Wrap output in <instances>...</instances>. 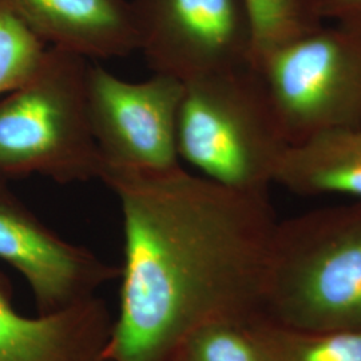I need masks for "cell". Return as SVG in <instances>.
Listing matches in <instances>:
<instances>
[{
    "label": "cell",
    "instance_id": "1",
    "mask_svg": "<svg viewBox=\"0 0 361 361\" xmlns=\"http://www.w3.org/2000/svg\"><path fill=\"white\" fill-rule=\"evenodd\" d=\"M121 205L125 259L104 361H174L212 324L262 317L269 194L235 192L182 168L104 173Z\"/></svg>",
    "mask_w": 361,
    "mask_h": 361
},
{
    "label": "cell",
    "instance_id": "2",
    "mask_svg": "<svg viewBox=\"0 0 361 361\" xmlns=\"http://www.w3.org/2000/svg\"><path fill=\"white\" fill-rule=\"evenodd\" d=\"M262 317L310 331L361 328V201L279 219Z\"/></svg>",
    "mask_w": 361,
    "mask_h": 361
},
{
    "label": "cell",
    "instance_id": "3",
    "mask_svg": "<svg viewBox=\"0 0 361 361\" xmlns=\"http://www.w3.org/2000/svg\"><path fill=\"white\" fill-rule=\"evenodd\" d=\"M289 143L253 65L185 83L178 155L235 192L269 194Z\"/></svg>",
    "mask_w": 361,
    "mask_h": 361
},
{
    "label": "cell",
    "instance_id": "4",
    "mask_svg": "<svg viewBox=\"0 0 361 361\" xmlns=\"http://www.w3.org/2000/svg\"><path fill=\"white\" fill-rule=\"evenodd\" d=\"M87 66L80 55L47 47L34 75L0 101L1 178L102 180L104 159L87 111Z\"/></svg>",
    "mask_w": 361,
    "mask_h": 361
},
{
    "label": "cell",
    "instance_id": "5",
    "mask_svg": "<svg viewBox=\"0 0 361 361\" xmlns=\"http://www.w3.org/2000/svg\"><path fill=\"white\" fill-rule=\"evenodd\" d=\"M259 71L290 146L361 126V27L324 25L262 58Z\"/></svg>",
    "mask_w": 361,
    "mask_h": 361
},
{
    "label": "cell",
    "instance_id": "6",
    "mask_svg": "<svg viewBox=\"0 0 361 361\" xmlns=\"http://www.w3.org/2000/svg\"><path fill=\"white\" fill-rule=\"evenodd\" d=\"M185 83L154 74L128 82L99 65L87 66L91 131L104 173H166L180 168L177 118ZM102 176V177H104Z\"/></svg>",
    "mask_w": 361,
    "mask_h": 361
},
{
    "label": "cell",
    "instance_id": "7",
    "mask_svg": "<svg viewBox=\"0 0 361 361\" xmlns=\"http://www.w3.org/2000/svg\"><path fill=\"white\" fill-rule=\"evenodd\" d=\"M141 51L154 74L182 83L253 65L244 0H130Z\"/></svg>",
    "mask_w": 361,
    "mask_h": 361
},
{
    "label": "cell",
    "instance_id": "8",
    "mask_svg": "<svg viewBox=\"0 0 361 361\" xmlns=\"http://www.w3.org/2000/svg\"><path fill=\"white\" fill-rule=\"evenodd\" d=\"M0 258L25 277L39 314L65 310L95 296L99 286L121 277V268L66 241L43 224L1 177Z\"/></svg>",
    "mask_w": 361,
    "mask_h": 361
},
{
    "label": "cell",
    "instance_id": "9",
    "mask_svg": "<svg viewBox=\"0 0 361 361\" xmlns=\"http://www.w3.org/2000/svg\"><path fill=\"white\" fill-rule=\"evenodd\" d=\"M0 276V361H104L114 319L92 296L38 317L22 316Z\"/></svg>",
    "mask_w": 361,
    "mask_h": 361
},
{
    "label": "cell",
    "instance_id": "10",
    "mask_svg": "<svg viewBox=\"0 0 361 361\" xmlns=\"http://www.w3.org/2000/svg\"><path fill=\"white\" fill-rule=\"evenodd\" d=\"M49 47L86 59L125 58L138 51L130 0H0Z\"/></svg>",
    "mask_w": 361,
    "mask_h": 361
},
{
    "label": "cell",
    "instance_id": "11",
    "mask_svg": "<svg viewBox=\"0 0 361 361\" xmlns=\"http://www.w3.org/2000/svg\"><path fill=\"white\" fill-rule=\"evenodd\" d=\"M274 183L298 195L361 201V126L325 131L289 146Z\"/></svg>",
    "mask_w": 361,
    "mask_h": 361
},
{
    "label": "cell",
    "instance_id": "12",
    "mask_svg": "<svg viewBox=\"0 0 361 361\" xmlns=\"http://www.w3.org/2000/svg\"><path fill=\"white\" fill-rule=\"evenodd\" d=\"M249 325L268 361H361V328L310 331L265 317Z\"/></svg>",
    "mask_w": 361,
    "mask_h": 361
},
{
    "label": "cell",
    "instance_id": "13",
    "mask_svg": "<svg viewBox=\"0 0 361 361\" xmlns=\"http://www.w3.org/2000/svg\"><path fill=\"white\" fill-rule=\"evenodd\" d=\"M252 25L253 66L325 25L319 0H244Z\"/></svg>",
    "mask_w": 361,
    "mask_h": 361
},
{
    "label": "cell",
    "instance_id": "14",
    "mask_svg": "<svg viewBox=\"0 0 361 361\" xmlns=\"http://www.w3.org/2000/svg\"><path fill=\"white\" fill-rule=\"evenodd\" d=\"M268 361L249 324H212L190 336L174 361Z\"/></svg>",
    "mask_w": 361,
    "mask_h": 361
},
{
    "label": "cell",
    "instance_id": "15",
    "mask_svg": "<svg viewBox=\"0 0 361 361\" xmlns=\"http://www.w3.org/2000/svg\"><path fill=\"white\" fill-rule=\"evenodd\" d=\"M47 44L22 22L0 10V94H8L34 75Z\"/></svg>",
    "mask_w": 361,
    "mask_h": 361
},
{
    "label": "cell",
    "instance_id": "16",
    "mask_svg": "<svg viewBox=\"0 0 361 361\" xmlns=\"http://www.w3.org/2000/svg\"><path fill=\"white\" fill-rule=\"evenodd\" d=\"M324 20L361 27V0H319Z\"/></svg>",
    "mask_w": 361,
    "mask_h": 361
},
{
    "label": "cell",
    "instance_id": "17",
    "mask_svg": "<svg viewBox=\"0 0 361 361\" xmlns=\"http://www.w3.org/2000/svg\"><path fill=\"white\" fill-rule=\"evenodd\" d=\"M176 361H178V360H176Z\"/></svg>",
    "mask_w": 361,
    "mask_h": 361
}]
</instances>
